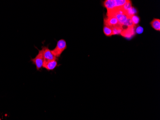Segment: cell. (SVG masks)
I'll use <instances>...</instances> for the list:
<instances>
[{"label": "cell", "instance_id": "obj_8", "mask_svg": "<svg viewBox=\"0 0 160 120\" xmlns=\"http://www.w3.org/2000/svg\"><path fill=\"white\" fill-rule=\"evenodd\" d=\"M151 25L154 29L157 31H160V20L159 19H154L151 22Z\"/></svg>", "mask_w": 160, "mask_h": 120}, {"label": "cell", "instance_id": "obj_2", "mask_svg": "<svg viewBox=\"0 0 160 120\" xmlns=\"http://www.w3.org/2000/svg\"><path fill=\"white\" fill-rule=\"evenodd\" d=\"M31 61L36 65V68L38 70H40L42 67H43L44 59L43 58V55H42L41 49L38 50V55L34 58L31 59Z\"/></svg>", "mask_w": 160, "mask_h": 120}, {"label": "cell", "instance_id": "obj_5", "mask_svg": "<svg viewBox=\"0 0 160 120\" xmlns=\"http://www.w3.org/2000/svg\"><path fill=\"white\" fill-rule=\"evenodd\" d=\"M42 52V55L44 60H53L57 59L55 56H54L48 47H43L41 49Z\"/></svg>", "mask_w": 160, "mask_h": 120}, {"label": "cell", "instance_id": "obj_6", "mask_svg": "<svg viewBox=\"0 0 160 120\" xmlns=\"http://www.w3.org/2000/svg\"><path fill=\"white\" fill-rule=\"evenodd\" d=\"M57 59L53 60H44L43 63V67L48 71L54 70L57 66Z\"/></svg>", "mask_w": 160, "mask_h": 120}, {"label": "cell", "instance_id": "obj_4", "mask_svg": "<svg viewBox=\"0 0 160 120\" xmlns=\"http://www.w3.org/2000/svg\"><path fill=\"white\" fill-rule=\"evenodd\" d=\"M135 26L124 29L120 35L128 39H130L135 35Z\"/></svg>", "mask_w": 160, "mask_h": 120}, {"label": "cell", "instance_id": "obj_12", "mask_svg": "<svg viewBox=\"0 0 160 120\" xmlns=\"http://www.w3.org/2000/svg\"><path fill=\"white\" fill-rule=\"evenodd\" d=\"M143 29L142 28L141 26H138V27H137L136 29V33L138 34H141L143 33Z\"/></svg>", "mask_w": 160, "mask_h": 120}, {"label": "cell", "instance_id": "obj_1", "mask_svg": "<svg viewBox=\"0 0 160 120\" xmlns=\"http://www.w3.org/2000/svg\"><path fill=\"white\" fill-rule=\"evenodd\" d=\"M67 48V43L63 39H61L58 41L56 46L52 50V53L57 58L61 56L64 50Z\"/></svg>", "mask_w": 160, "mask_h": 120}, {"label": "cell", "instance_id": "obj_9", "mask_svg": "<svg viewBox=\"0 0 160 120\" xmlns=\"http://www.w3.org/2000/svg\"><path fill=\"white\" fill-rule=\"evenodd\" d=\"M103 31L105 35L108 37L112 36L113 35V30L112 28L110 27H108L107 26H104V29H103Z\"/></svg>", "mask_w": 160, "mask_h": 120}, {"label": "cell", "instance_id": "obj_7", "mask_svg": "<svg viewBox=\"0 0 160 120\" xmlns=\"http://www.w3.org/2000/svg\"><path fill=\"white\" fill-rule=\"evenodd\" d=\"M104 6L107 9V11H110L117 8L115 0H107L104 3Z\"/></svg>", "mask_w": 160, "mask_h": 120}, {"label": "cell", "instance_id": "obj_11", "mask_svg": "<svg viewBox=\"0 0 160 120\" xmlns=\"http://www.w3.org/2000/svg\"><path fill=\"white\" fill-rule=\"evenodd\" d=\"M133 24L134 26H136L138 24H139L140 21V18L139 17L134 15L131 18Z\"/></svg>", "mask_w": 160, "mask_h": 120}, {"label": "cell", "instance_id": "obj_3", "mask_svg": "<svg viewBox=\"0 0 160 120\" xmlns=\"http://www.w3.org/2000/svg\"><path fill=\"white\" fill-rule=\"evenodd\" d=\"M104 24L105 26L113 28L116 27H122L119 24L117 18L113 17H107L104 19Z\"/></svg>", "mask_w": 160, "mask_h": 120}, {"label": "cell", "instance_id": "obj_10", "mask_svg": "<svg viewBox=\"0 0 160 120\" xmlns=\"http://www.w3.org/2000/svg\"><path fill=\"white\" fill-rule=\"evenodd\" d=\"M123 29L122 27H116L113 28V35H120Z\"/></svg>", "mask_w": 160, "mask_h": 120}]
</instances>
